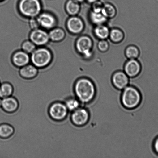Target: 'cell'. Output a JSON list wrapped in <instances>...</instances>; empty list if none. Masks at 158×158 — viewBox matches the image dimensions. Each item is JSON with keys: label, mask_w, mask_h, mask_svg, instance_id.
Listing matches in <instances>:
<instances>
[{"label": "cell", "mask_w": 158, "mask_h": 158, "mask_svg": "<svg viewBox=\"0 0 158 158\" xmlns=\"http://www.w3.org/2000/svg\"><path fill=\"white\" fill-rule=\"evenodd\" d=\"M90 118V113L89 110L82 106L71 112L70 116L71 123L77 127H81L87 124Z\"/></svg>", "instance_id": "obj_6"}, {"label": "cell", "mask_w": 158, "mask_h": 158, "mask_svg": "<svg viewBox=\"0 0 158 158\" xmlns=\"http://www.w3.org/2000/svg\"><path fill=\"white\" fill-rule=\"evenodd\" d=\"M3 0H0V1H2Z\"/></svg>", "instance_id": "obj_34"}, {"label": "cell", "mask_w": 158, "mask_h": 158, "mask_svg": "<svg viewBox=\"0 0 158 158\" xmlns=\"http://www.w3.org/2000/svg\"><path fill=\"white\" fill-rule=\"evenodd\" d=\"M78 52L84 56L85 58L90 57L92 55V40L87 36H82L77 39L75 44Z\"/></svg>", "instance_id": "obj_7"}, {"label": "cell", "mask_w": 158, "mask_h": 158, "mask_svg": "<svg viewBox=\"0 0 158 158\" xmlns=\"http://www.w3.org/2000/svg\"><path fill=\"white\" fill-rule=\"evenodd\" d=\"M87 1L89 3H93L95 2L99 1V0H87Z\"/></svg>", "instance_id": "obj_31"}, {"label": "cell", "mask_w": 158, "mask_h": 158, "mask_svg": "<svg viewBox=\"0 0 158 158\" xmlns=\"http://www.w3.org/2000/svg\"><path fill=\"white\" fill-rule=\"evenodd\" d=\"M90 18L92 22L96 25L103 24L106 22L108 19L100 12L91 11L90 15Z\"/></svg>", "instance_id": "obj_22"}, {"label": "cell", "mask_w": 158, "mask_h": 158, "mask_svg": "<svg viewBox=\"0 0 158 158\" xmlns=\"http://www.w3.org/2000/svg\"><path fill=\"white\" fill-rule=\"evenodd\" d=\"M29 25L31 29H34L39 28L40 25L39 24L36 18H31L28 21Z\"/></svg>", "instance_id": "obj_29"}, {"label": "cell", "mask_w": 158, "mask_h": 158, "mask_svg": "<svg viewBox=\"0 0 158 158\" xmlns=\"http://www.w3.org/2000/svg\"><path fill=\"white\" fill-rule=\"evenodd\" d=\"M52 59V52L49 49L45 48L36 49L31 56L32 64L38 69H44L49 65Z\"/></svg>", "instance_id": "obj_3"}, {"label": "cell", "mask_w": 158, "mask_h": 158, "mask_svg": "<svg viewBox=\"0 0 158 158\" xmlns=\"http://www.w3.org/2000/svg\"><path fill=\"white\" fill-rule=\"evenodd\" d=\"M101 13L107 19L113 18L116 14L115 7L110 4L104 5Z\"/></svg>", "instance_id": "obj_24"}, {"label": "cell", "mask_w": 158, "mask_h": 158, "mask_svg": "<svg viewBox=\"0 0 158 158\" xmlns=\"http://www.w3.org/2000/svg\"><path fill=\"white\" fill-rule=\"evenodd\" d=\"M49 40L53 42H59L63 41L66 37V32L61 28L52 29L49 34Z\"/></svg>", "instance_id": "obj_17"}, {"label": "cell", "mask_w": 158, "mask_h": 158, "mask_svg": "<svg viewBox=\"0 0 158 158\" xmlns=\"http://www.w3.org/2000/svg\"><path fill=\"white\" fill-rule=\"evenodd\" d=\"M140 54L139 49L134 46H131L127 47L125 51V55L130 60L136 59Z\"/></svg>", "instance_id": "obj_25"}, {"label": "cell", "mask_w": 158, "mask_h": 158, "mask_svg": "<svg viewBox=\"0 0 158 158\" xmlns=\"http://www.w3.org/2000/svg\"><path fill=\"white\" fill-rule=\"evenodd\" d=\"M19 72L21 78L25 80H32L38 76L39 69L34 65L28 64L20 68Z\"/></svg>", "instance_id": "obj_15"}, {"label": "cell", "mask_w": 158, "mask_h": 158, "mask_svg": "<svg viewBox=\"0 0 158 158\" xmlns=\"http://www.w3.org/2000/svg\"><path fill=\"white\" fill-rule=\"evenodd\" d=\"M66 27L71 33L78 34L80 33L84 28V24L81 19L76 16H73L67 20Z\"/></svg>", "instance_id": "obj_13"}, {"label": "cell", "mask_w": 158, "mask_h": 158, "mask_svg": "<svg viewBox=\"0 0 158 158\" xmlns=\"http://www.w3.org/2000/svg\"><path fill=\"white\" fill-rule=\"evenodd\" d=\"M94 32L97 38L103 40L109 37L110 31L107 26L101 24L97 26L94 29Z\"/></svg>", "instance_id": "obj_20"}, {"label": "cell", "mask_w": 158, "mask_h": 158, "mask_svg": "<svg viewBox=\"0 0 158 158\" xmlns=\"http://www.w3.org/2000/svg\"><path fill=\"white\" fill-rule=\"evenodd\" d=\"M14 88L13 85L8 82H3L0 86V98L3 99L13 96Z\"/></svg>", "instance_id": "obj_18"}, {"label": "cell", "mask_w": 158, "mask_h": 158, "mask_svg": "<svg viewBox=\"0 0 158 158\" xmlns=\"http://www.w3.org/2000/svg\"><path fill=\"white\" fill-rule=\"evenodd\" d=\"M141 66L135 59L130 60L125 64L124 72L129 78H135L140 74Z\"/></svg>", "instance_id": "obj_12"}, {"label": "cell", "mask_w": 158, "mask_h": 158, "mask_svg": "<svg viewBox=\"0 0 158 158\" xmlns=\"http://www.w3.org/2000/svg\"><path fill=\"white\" fill-rule=\"evenodd\" d=\"M75 1L79 3H80L83 2V1H84V0H75Z\"/></svg>", "instance_id": "obj_33"}, {"label": "cell", "mask_w": 158, "mask_h": 158, "mask_svg": "<svg viewBox=\"0 0 158 158\" xmlns=\"http://www.w3.org/2000/svg\"><path fill=\"white\" fill-rule=\"evenodd\" d=\"M15 128L8 123H3L0 124V138L4 140L11 138L15 134Z\"/></svg>", "instance_id": "obj_16"}, {"label": "cell", "mask_w": 158, "mask_h": 158, "mask_svg": "<svg viewBox=\"0 0 158 158\" xmlns=\"http://www.w3.org/2000/svg\"><path fill=\"white\" fill-rule=\"evenodd\" d=\"M18 9L23 16L36 18L41 12V6L39 0H20Z\"/></svg>", "instance_id": "obj_4"}, {"label": "cell", "mask_w": 158, "mask_h": 158, "mask_svg": "<svg viewBox=\"0 0 158 158\" xmlns=\"http://www.w3.org/2000/svg\"><path fill=\"white\" fill-rule=\"evenodd\" d=\"M74 96L82 105H87L93 101L96 97L95 84L89 78H81L76 80L73 85Z\"/></svg>", "instance_id": "obj_1"}, {"label": "cell", "mask_w": 158, "mask_h": 158, "mask_svg": "<svg viewBox=\"0 0 158 158\" xmlns=\"http://www.w3.org/2000/svg\"><path fill=\"white\" fill-rule=\"evenodd\" d=\"M2 108L7 114L11 115L15 114L19 108L18 99L13 96L2 99Z\"/></svg>", "instance_id": "obj_10"}, {"label": "cell", "mask_w": 158, "mask_h": 158, "mask_svg": "<svg viewBox=\"0 0 158 158\" xmlns=\"http://www.w3.org/2000/svg\"><path fill=\"white\" fill-rule=\"evenodd\" d=\"M142 101V96L140 90L133 85H128L122 90L121 103L125 109L133 110L140 106Z\"/></svg>", "instance_id": "obj_2"}, {"label": "cell", "mask_w": 158, "mask_h": 158, "mask_svg": "<svg viewBox=\"0 0 158 158\" xmlns=\"http://www.w3.org/2000/svg\"><path fill=\"white\" fill-rule=\"evenodd\" d=\"M21 48L28 54H32L36 49V45L30 40H26L22 43Z\"/></svg>", "instance_id": "obj_26"}, {"label": "cell", "mask_w": 158, "mask_h": 158, "mask_svg": "<svg viewBox=\"0 0 158 158\" xmlns=\"http://www.w3.org/2000/svg\"><path fill=\"white\" fill-rule=\"evenodd\" d=\"M1 83H0V86H1Z\"/></svg>", "instance_id": "obj_35"}, {"label": "cell", "mask_w": 158, "mask_h": 158, "mask_svg": "<svg viewBox=\"0 0 158 158\" xmlns=\"http://www.w3.org/2000/svg\"><path fill=\"white\" fill-rule=\"evenodd\" d=\"M98 48L100 52H105L109 49V43L105 40H101L99 42L98 45Z\"/></svg>", "instance_id": "obj_27"}, {"label": "cell", "mask_w": 158, "mask_h": 158, "mask_svg": "<svg viewBox=\"0 0 158 158\" xmlns=\"http://www.w3.org/2000/svg\"><path fill=\"white\" fill-rule=\"evenodd\" d=\"M29 38L36 45L39 46L45 45L49 41V34L46 31L39 28L31 31Z\"/></svg>", "instance_id": "obj_8"}, {"label": "cell", "mask_w": 158, "mask_h": 158, "mask_svg": "<svg viewBox=\"0 0 158 158\" xmlns=\"http://www.w3.org/2000/svg\"><path fill=\"white\" fill-rule=\"evenodd\" d=\"M152 148L153 151L155 154L158 156V135L153 140Z\"/></svg>", "instance_id": "obj_30"}, {"label": "cell", "mask_w": 158, "mask_h": 158, "mask_svg": "<svg viewBox=\"0 0 158 158\" xmlns=\"http://www.w3.org/2000/svg\"><path fill=\"white\" fill-rule=\"evenodd\" d=\"M75 0H69L66 2V9L69 15L74 16L78 14L80 10V6Z\"/></svg>", "instance_id": "obj_21"}, {"label": "cell", "mask_w": 158, "mask_h": 158, "mask_svg": "<svg viewBox=\"0 0 158 158\" xmlns=\"http://www.w3.org/2000/svg\"><path fill=\"white\" fill-rule=\"evenodd\" d=\"M48 112L50 118L57 122L65 121L69 117L70 113L64 102L61 101L51 103L48 108Z\"/></svg>", "instance_id": "obj_5"}, {"label": "cell", "mask_w": 158, "mask_h": 158, "mask_svg": "<svg viewBox=\"0 0 158 158\" xmlns=\"http://www.w3.org/2000/svg\"><path fill=\"white\" fill-rule=\"evenodd\" d=\"M129 78L124 72L118 71L112 75L111 83L116 89L122 91L129 85Z\"/></svg>", "instance_id": "obj_9"}, {"label": "cell", "mask_w": 158, "mask_h": 158, "mask_svg": "<svg viewBox=\"0 0 158 158\" xmlns=\"http://www.w3.org/2000/svg\"><path fill=\"white\" fill-rule=\"evenodd\" d=\"M2 99L0 98V108L2 107Z\"/></svg>", "instance_id": "obj_32"}, {"label": "cell", "mask_w": 158, "mask_h": 158, "mask_svg": "<svg viewBox=\"0 0 158 158\" xmlns=\"http://www.w3.org/2000/svg\"><path fill=\"white\" fill-rule=\"evenodd\" d=\"M92 11L96 12H101L104 6L103 3L99 1L92 3Z\"/></svg>", "instance_id": "obj_28"}, {"label": "cell", "mask_w": 158, "mask_h": 158, "mask_svg": "<svg viewBox=\"0 0 158 158\" xmlns=\"http://www.w3.org/2000/svg\"><path fill=\"white\" fill-rule=\"evenodd\" d=\"M36 19L40 26L45 29H52L56 24L55 17L48 12L40 13L36 17Z\"/></svg>", "instance_id": "obj_11"}, {"label": "cell", "mask_w": 158, "mask_h": 158, "mask_svg": "<svg viewBox=\"0 0 158 158\" xmlns=\"http://www.w3.org/2000/svg\"><path fill=\"white\" fill-rule=\"evenodd\" d=\"M124 36L123 32L120 29L115 28L110 31L109 38L114 43L120 42L123 39Z\"/></svg>", "instance_id": "obj_23"}, {"label": "cell", "mask_w": 158, "mask_h": 158, "mask_svg": "<svg viewBox=\"0 0 158 158\" xmlns=\"http://www.w3.org/2000/svg\"><path fill=\"white\" fill-rule=\"evenodd\" d=\"M65 105L69 112H72L78 109L82 105L78 99L75 96H70L64 101Z\"/></svg>", "instance_id": "obj_19"}, {"label": "cell", "mask_w": 158, "mask_h": 158, "mask_svg": "<svg viewBox=\"0 0 158 158\" xmlns=\"http://www.w3.org/2000/svg\"><path fill=\"white\" fill-rule=\"evenodd\" d=\"M30 61L28 54L23 51L19 50L15 52L12 56V61L15 66L19 68L29 64Z\"/></svg>", "instance_id": "obj_14"}]
</instances>
